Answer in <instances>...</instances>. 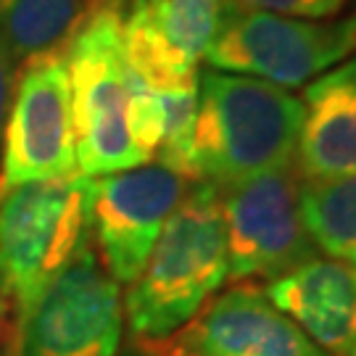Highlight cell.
<instances>
[{"label": "cell", "mask_w": 356, "mask_h": 356, "mask_svg": "<svg viewBox=\"0 0 356 356\" xmlns=\"http://www.w3.org/2000/svg\"><path fill=\"white\" fill-rule=\"evenodd\" d=\"M103 3H108V6H122L124 0H103Z\"/></svg>", "instance_id": "obj_21"}, {"label": "cell", "mask_w": 356, "mask_h": 356, "mask_svg": "<svg viewBox=\"0 0 356 356\" xmlns=\"http://www.w3.org/2000/svg\"><path fill=\"white\" fill-rule=\"evenodd\" d=\"M74 108L76 172L85 177L114 175L148 164L129 129L132 82L122 6H103L66 48Z\"/></svg>", "instance_id": "obj_4"}, {"label": "cell", "mask_w": 356, "mask_h": 356, "mask_svg": "<svg viewBox=\"0 0 356 356\" xmlns=\"http://www.w3.org/2000/svg\"><path fill=\"white\" fill-rule=\"evenodd\" d=\"M103 0H0V45L16 69L38 56L66 53Z\"/></svg>", "instance_id": "obj_14"}, {"label": "cell", "mask_w": 356, "mask_h": 356, "mask_svg": "<svg viewBox=\"0 0 356 356\" xmlns=\"http://www.w3.org/2000/svg\"><path fill=\"white\" fill-rule=\"evenodd\" d=\"M304 103L272 82L204 72L193 124V175L219 191L293 164Z\"/></svg>", "instance_id": "obj_2"}, {"label": "cell", "mask_w": 356, "mask_h": 356, "mask_svg": "<svg viewBox=\"0 0 356 356\" xmlns=\"http://www.w3.org/2000/svg\"><path fill=\"white\" fill-rule=\"evenodd\" d=\"M232 0H129L122 19L132 74L151 90L198 82V64Z\"/></svg>", "instance_id": "obj_10"}, {"label": "cell", "mask_w": 356, "mask_h": 356, "mask_svg": "<svg viewBox=\"0 0 356 356\" xmlns=\"http://www.w3.org/2000/svg\"><path fill=\"white\" fill-rule=\"evenodd\" d=\"M122 325L119 282L88 238L16 322L19 356H116Z\"/></svg>", "instance_id": "obj_6"}, {"label": "cell", "mask_w": 356, "mask_h": 356, "mask_svg": "<svg viewBox=\"0 0 356 356\" xmlns=\"http://www.w3.org/2000/svg\"><path fill=\"white\" fill-rule=\"evenodd\" d=\"M338 356H356V341L351 346H348V348H346L343 354H338Z\"/></svg>", "instance_id": "obj_19"}, {"label": "cell", "mask_w": 356, "mask_h": 356, "mask_svg": "<svg viewBox=\"0 0 356 356\" xmlns=\"http://www.w3.org/2000/svg\"><path fill=\"white\" fill-rule=\"evenodd\" d=\"M188 191V179L164 164L90 177V227L101 264L119 285L140 277L166 219Z\"/></svg>", "instance_id": "obj_9"}, {"label": "cell", "mask_w": 356, "mask_h": 356, "mask_svg": "<svg viewBox=\"0 0 356 356\" xmlns=\"http://www.w3.org/2000/svg\"><path fill=\"white\" fill-rule=\"evenodd\" d=\"M0 356H19V343H16V332L11 335V343H8V348L3 351Z\"/></svg>", "instance_id": "obj_18"}, {"label": "cell", "mask_w": 356, "mask_h": 356, "mask_svg": "<svg viewBox=\"0 0 356 356\" xmlns=\"http://www.w3.org/2000/svg\"><path fill=\"white\" fill-rule=\"evenodd\" d=\"M245 8L282 13V16H298V19H325L335 16L343 8L346 0H235Z\"/></svg>", "instance_id": "obj_16"}, {"label": "cell", "mask_w": 356, "mask_h": 356, "mask_svg": "<svg viewBox=\"0 0 356 356\" xmlns=\"http://www.w3.org/2000/svg\"><path fill=\"white\" fill-rule=\"evenodd\" d=\"M13 88H16V64L0 45V145H3V132H6V122L11 111Z\"/></svg>", "instance_id": "obj_17"}, {"label": "cell", "mask_w": 356, "mask_h": 356, "mask_svg": "<svg viewBox=\"0 0 356 356\" xmlns=\"http://www.w3.org/2000/svg\"><path fill=\"white\" fill-rule=\"evenodd\" d=\"M0 153V188L76 172L74 108L66 53L38 56L16 72Z\"/></svg>", "instance_id": "obj_8"}, {"label": "cell", "mask_w": 356, "mask_h": 356, "mask_svg": "<svg viewBox=\"0 0 356 356\" xmlns=\"http://www.w3.org/2000/svg\"><path fill=\"white\" fill-rule=\"evenodd\" d=\"M356 48V16L306 22L298 16L229 3L206 51L214 69L256 76L277 88H298Z\"/></svg>", "instance_id": "obj_5"}, {"label": "cell", "mask_w": 356, "mask_h": 356, "mask_svg": "<svg viewBox=\"0 0 356 356\" xmlns=\"http://www.w3.org/2000/svg\"><path fill=\"white\" fill-rule=\"evenodd\" d=\"M229 277L222 193L198 182L169 214L140 277L129 285L124 314L143 341L188 327Z\"/></svg>", "instance_id": "obj_1"}, {"label": "cell", "mask_w": 356, "mask_h": 356, "mask_svg": "<svg viewBox=\"0 0 356 356\" xmlns=\"http://www.w3.org/2000/svg\"><path fill=\"white\" fill-rule=\"evenodd\" d=\"M0 335H3V298H0Z\"/></svg>", "instance_id": "obj_20"}, {"label": "cell", "mask_w": 356, "mask_h": 356, "mask_svg": "<svg viewBox=\"0 0 356 356\" xmlns=\"http://www.w3.org/2000/svg\"><path fill=\"white\" fill-rule=\"evenodd\" d=\"M296 164L304 182L356 175V58L309 85Z\"/></svg>", "instance_id": "obj_13"}, {"label": "cell", "mask_w": 356, "mask_h": 356, "mask_svg": "<svg viewBox=\"0 0 356 356\" xmlns=\"http://www.w3.org/2000/svg\"><path fill=\"white\" fill-rule=\"evenodd\" d=\"M191 356H327L256 285H235L206 304L182 335Z\"/></svg>", "instance_id": "obj_11"}, {"label": "cell", "mask_w": 356, "mask_h": 356, "mask_svg": "<svg viewBox=\"0 0 356 356\" xmlns=\"http://www.w3.org/2000/svg\"><path fill=\"white\" fill-rule=\"evenodd\" d=\"M222 193L229 280H277L317 259L301 214V182L293 166H277Z\"/></svg>", "instance_id": "obj_7"}, {"label": "cell", "mask_w": 356, "mask_h": 356, "mask_svg": "<svg viewBox=\"0 0 356 356\" xmlns=\"http://www.w3.org/2000/svg\"><path fill=\"white\" fill-rule=\"evenodd\" d=\"M301 214L314 245L356 269V175L304 182Z\"/></svg>", "instance_id": "obj_15"}, {"label": "cell", "mask_w": 356, "mask_h": 356, "mask_svg": "<svg viewBox=\"0 0 356 356\" xmlns=\"http://www.w3.org/2000/svg\"><path fill=\"white\" fill-rule=\"evenodd\" d=\"M282 314L330 354L356 341V269L338 259H312L264 288Z\"/></svg>", "instance_id": "obj_12"}, {"label": "cell", "mask_w": 356, "mask_h": 356, "mask_svg": "<svg viewBox=\"0 0 356 356\" xmlns=\"http://www.w3.org/2000/svg\"><path fill=\"white\" fill-rule=\"evenodd\" d=\"M88 238L90 177L72 172L0 188V291L16 322Z\"/></svg>", "instance_id": "obj_3"}]
</instances>
